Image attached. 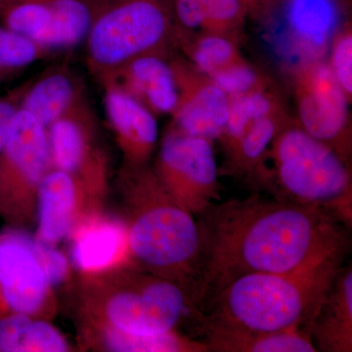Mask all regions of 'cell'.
Listing matches in <instances>:
<instances>
[{
	"instance_id": "obj_20",
	"label": "cell",
	"mask_w": 352,
	"mask_h": 352,
	"mask_svg": "<svg viewBox=\"0 0 352 352\" xmlns=\"http://www.w3.org/2000/svg\"><path fill=\"white\" fill-rule=\"evenodd\" d=\"M87 95L82 76L63 62L50 67L30 80L20 109L46 129Z\"/></svg>"
},
{
	"instance_id": "obj_6",
	"label": "cell",
	"mask_w": 352,
	"mask_h": 352,
	"mask_svg": "<svg viewBox=\"0 0 352 352\" xmlns=\"http://www.w3.org/2000/svg\"><path fill=\"white\" fill-rule=\"evenodd\" d=\"M83 43L94 78L140 55L175 52L170 0H97Z\"/></svg>"
},
{
	"instance_id": "obj_4",
	"label": "cell",
	"mask_w": 352,
	"mask_h": 352,
	"mask_svg": "<svg viewBox=\"0 0 352 352\" xmlns=\"http://www.w3.org/2000/svg\"><path fill=\"white\" fill-rule=\"evenodd\" d=\"M80 275V324L157 336L178 331L185 321L194 322L199 312L182 285L132 264Z\"/></svg>"
},
{
	"instance_id": "obj_14",
	"label": "cell",
	"mask_w": 352,
	"mask_h": 352,
	"mask_svg": "<svg viewBox=\"0 0 352 352\" xmlns=\"http://www.w3.org/2000/svg\"><path fill=\"white\" fill-rule=\"evenodd\" d=\"M170 64L177 85L178 101L166 131L219 140L226 131L230 99L177 51L171 54Z\"/></svg>"
},
{
	"instance_id": "obj_13",
	"label": "cell",
	"mask_w": 352,
	"mask_h": 352,
	"mask_svg": "<svg viewBox=\"0 0 352 352\" xmlns=\"http://www.w3.org/2000/svg\"><path fill=\"white\" fill-rule=\"evenodd\" d=\"M97 0H0V25L59 52L87 36Z\"/></svg>"
},
{
	"instance_id": "obj_2",
	"label": "cell",
	"mask_w": 352,
	"mask_h": 352,
	"mask_svg": "<svg viewBox=\"0 0 352 352\" xmlns=\"http://www.w3.org/2000/svg\"><path fill=\"white\" fill-rule=\"evenodd\" d=\"M131 263L175 281L195 300L201 267L198 219L176 203L155 175L151 164H122L118 178Z\"/></svg>"
},
{
	"instance_id": "obj_21",
	"label": "cell",
	"mask_w": 352,
	"mask_h": 352,
	"mask_svg": "<svg viewBox=\"0 0 352 352\" xmlns=\"http://www.w3.org/2000/svg\"><path fill=\"white\" fill-rule=\"evenodd\" d=\"M199 340L208 352H316L309 333L305 330L254 333L195 324Z\"/></svg>"
},
{
	"instance_id": "obj_3",
	"label": "cell",
	"mask_w": 352,
	"mask_h": 352,
	"mask_svg": "<svg viewBox=\"0 0 352 352\" xmlns=\"http://www.w3.org/2000/svg\"><path fill=\"white\" fill-rule=\"evenodd\" d=\"M347 252L289 273H251L229 282L195 323L254 333L305 330Z\"/></svg>"
},
{
	"instance_id": "obj_34",
	"label": "cell",
	"mask_w": 352,
	"mask_h": 352,
	"mask_svg": "<svg viewBox=\"0 0 352 352\" xmlns=\"http://www.w3.org/2000/svg\"><path fill=\"white\" fill-rule=\"evenodd\" d=\"M6 82H8V80L4 78V76H0V85H3V83Z\"/></svg>"
},
{
	"instance_id": "obj_7",
	"label": "cell",
	"mask_w": 352,
	"mask_h": 352,
	"mask_svg": "<svg viewBox=\"0 0 352 352\" xmlns=\"http://www.w3.org/2000/svg\"><path fill=\"white\" fill-rule=\"evenodd\" d=\"M69 259L27 229L0 230V317L23 314L50 320L57 309L55 288L71 274Z\"/></svg>"
},
{
	"instance_id": "obj_17",
	"label": "cell",
	"mask_w": 352,
	"mask_h": 352,
	"mask_svg": "<svg viewBox=\"0 0 352 352\" xmlns=\"http://www.w3.org/2000/svg\"><path fill=\"white\" fill-rule=\"evenodd\" d=\"M109 126L122 155V164H150L159 142L157 116L138 99L112 85H100Z\"/></svg>"
},
{
	"instance_id": "obj_10",
	"label": "cell",
	"mask_w": 352,
	"mask_h": 352,
	"mask_svg": "<svg viewBox=\"0 0 352 352\" xmlns=\"http://www.w3.org/2000/svg\"><path fill=\"white\" fill-rule=\"evenodd\" d=\"M151 168L171 198L195 217L220 199L219 170L210 139L166 131Z\"/></svg>"
},
{
	"instance_id": "obj_19",
	"label": "cell",
	"mask_w": 352,
	"mask_h": 352,
	"mask_svg": "<svg viewBox=\"0 0 352 352\" xmlns=\"http://www.w3.org/2000/svg\"><path fill=\"white\" fill-rule=\"evenodd\" d=\"M317 351H352V267L342 265L308 324Z\"/></svg>"
},
{
	"instance_id": "obj_29",
	"label": "cell",
	"mask_w": 352,
	"mask_h": 352,
	"mask_svg": "<svg viewBox=\"0 0 352 352\" xmlns=\"http://www.w3.org/2000/svg\"><path fill=\"white\" fill-rule=\"evenodd\" d=\"M327 62L333 75L347 98H352V31L346 23L333 38L329 50Z\"/></svg>"
},
{
	"instance_id": "obj_32",
	"label": "cell",
	"mask_w": 352,
	"mask_h": 352,
	"mask_svg": "<svg viewBox=\"0 0 352 352\" xmlns=\"http://www.w3.org/2000/svg\"><path fill=\"white\" fill-rule=\"evenodd\" d=\"M247 8L249 15L254 18H261V0H241Z\"/></svg>"
},
{
	"instance_id": "obj_11",
	"label": "cell",
	"mask_w": 352,
	"mask_h": 352,
	"mask_svg": "<svg viewBox=\"0 0 352 352\" xmlns=\"http://www.w3.org/2000/svg\"><path fill=\"white\" fill-rule=\"evenodd\" d=\"M342 0H283L263 18L265 38L286 63L327 59L336 34L346 23Z\"/></svg>"
},
{
	"instance_id": "obj_30",
	"label": "cell",
	"mask_w": 352,
	"mask_h": 352,
	"mask_svg": "<svg viewBox=\"0 0 352 352\" xmlns=\"http://www.w3.org/2000/svg\"><path fill=\"white\" fill-rule=\"evenodd\" d=\"M68 340L51 325L50 320L32 318L25 328L19 352H67L71 351Z\"/></svg>"
},
{
	"instance_id": "obj_15",
	"label": "cell",
	"mask_w": 352,
	"mask_h": 352,
	"mask_svg": "<svg viewBox=\"0 0 352 352\" xmlns=\"http://www.w3.org/2000/svg\"><path fill=\"white\" fill-rule=\"evenodd\" d=\"M102 201L82 180L51 166L39 185L34 236L57 247L82 217L101 208Z\"/></svg>"
},
{
	"instance_id": "obj_12",
	"label": "cell",
	"mask_w": 352,
	"mask_h": 352,
	"mask_svg": "<svg viewBox=\"0 0 352 352\" xmlns=\"http://www.w3.org/2000/svg\"><path fill=\"white\" fill-rule=\"evenodd\" d=\"M52 168L82 180L104 200L110 184V160L89 96L46 127Z\"/></svg>"
},
{
	"instance_id": "obj_28",
	"label": "cell",
	"mask_w": 352,
	"mask_h": 352,
	"mask_svg": "<svg viewBox=\"0 0 352 352\" xmlns=\"http://www.w3.org/2000/svg\"><path fill=\"white\" fill-rule=\"evenodd\" d=\"M208 78L229 97V99L249 94L271 83L267 76H264L259 69L245 59L220 69L217 73L208 76Z\"/></svg>"
},
{
	"instance_id": "obj_5",
	"label": "cell",
	"mask_w": 352,
	"mask_h": 352,
	"mask_svg": "<svg viewBox=\"0 0 352 352\" xmlns=\"http://www.w3.org/2000/svg\"><path fill=\"white\" fill-rule=\"evenodd\" d=\"M264 162L272 166H264L258 187L275 198L327 210L351 228V164L330 146L289 119L273 139Z\"/></svg>"
},
{
	"instance_id": "obj_25",
	"label": "cell",
	"mask_w": 352,
	"mask_h": 352,
	"mask_svg": "<svg viewBox=\"0 0 352 352\" xmlns=\"http://www.w3.org/2000/svg\"><path fill=\"white\" fill-rule=\"evenodd\" d=\"M176 50L197 71L210 76L245 59L239 41L214 32H176Z\"/></svg>"
},
{
	"instance_id": "obj_22",
	"label": "cell",
	"mask_w": 352,
	"mask_h": 352,
	"mask_svg": "<svg viewBox=\"0 0 352 352\" xmlns=\"http://www.w3.org/2000/svg\"><path fill=\"white\" fill-rule=\"evenodd\" d=\"M176 32H214L239 41L249 15L241 0H170Z\"/></svg>"
},
{
	"instance_id": "obj_27",
	"label": "cell",
	"mask_w": 352,
	"mask_h": 352,
	"mask_svg": "<svg viewBox=\"0 0 352 352\" xmlns=\"http://www.w3.org/2000/svg\"><path fill=\"white\" fill-rule=\"evenodd\" d=\"M54 51L0 25V76L10 80Z\"/></svg>"
},
{
	"instance_id": "obj_8",
	"label": "cell",
	"mask_w": 352,
	"mask_h": 352,
	"mask_svg": "<svg viewBox=\"0 0 352 352\" xmlns=\"http://www.w3.org/2000/svg\"><path fill=\"white\" fill-rule=\"evenodd\" d=\"M50 168L45 127L19 109L0 155V219L7 226L36 224L39 185Z\"/></svg>"
},
{
	"instance_id": "obj_1",
	"label": "cell",
	"mask_w": 352,
	"mask_h": 352,
	"mask_svg": "<svg viewBox=\"0 0 352 352\" xmlns=\"http://www.w3.org/2000/svg\"><path fill=\"white\" fill-rule=\"evenodd\" d=\"M201 226L198 309L236 278L289 273L349 251L344 223L327 210L252 195L212 204Z\"/></svg>"
},
{
	"instance_id": "obj_24",
	"label": "cell",
	"mask_w": 352,
	"mask_h": 352,
	"mask_svg": "<svg viewBox=\"0 0 352 352\" xmlns=\"http://www.w3.org/2000/svg\"><path fill=\"white\" fill-rule=\"evenodd\" d=\"M289 119L285 110L266 116L248 127L232 145L224 149L229 175L242 176L245 182L258 187L266 153Z\"/></svg>"
},
{
	"instance_id": "obj_33",
	"label": "cell",
	"mask_w": 352,
	"mask_h": 352,
	"mask_svg": "<svg viewBox=\"0 0 352 352\" xmlns=\"http://www.w3.org/2000/svg\"><path fill=\"white\" fill-rule=\"evenodd\" d=\"M282 1H283V0H261V19H263L266 14L270 13L272 9H274L278 4L281 3Z\"/></svg>"
},
{
	"instance_id": "obj_18",
	"label": "cell",
	"mask_w": 352,
	"mask_h": 352,
	"mask_svg": "<svg viewBox=\"0 0 352 352\" xmlns=\"http://www.w3.org/2000/svg\"><path fill=\"white\" fill-rule=\"evenodd\" d=\"M173 53L140 55L96 76L95 80L99 85L107 83L124 90L157 117L170 116L178 101L177 85L170 64Z\"/></svg>"
},
{
	"instance_id": "obj_31",
	"label": "cell",
	"mask_w": 352,
	"mask_h": 352,
	"mask_svg": "<svg viewBox=\"0 0 352 352\" xmlns=\"http://www.w3.org/2000/svg\"><path fill=\"white\" fill-rule=\"evenodd\" d=\"M30 80L0 96V155L3 151L9 129L16 113L19 111L21 101L29 87Z\"/></svg>"
},
{
	"instance_id": "obj_9",
	"label": "cell",
	"mask_w": 352,
	"mask_h": 352,
	"mask_svg": "<svg viewBox=\"0 0 352 352\" xmlns=\"http://www.w3.org/2000/svg\"><path fill=\"white\" fill-rule=\"evenodd\" d=\"M296 122L312 138L351 161V100L333 75L327 59L287 66Z\"/></svg>"
},
{
	"instance_id": "obj_26",
	"label": "cell",
	"mask_w": 352,
	"mask_h": 352,
	"mask_svg": "<svg viewBox=\"0 0 352 352\" xmlns=\"http://www.w3.org/2000/svg\"><path fill=\"white\" fill-rule=\"evenodd\" d=\"M285 111L283 103L272 83L236 98L230 99L226 131L219 139L223 149L232 145L254 122Z\"/></svg>"
},
{
	"instance_id": "obj_16",
	"label": "cell",
	"mask_w": 352,
	"mask_h": 352,
	"mask_svg": "<svg viewBox=\"0 0 352 352\" xmlns=\"http://www.w3.org/2000/svg\"><path fill=\"white\" fill-rule=\"evenodd\" d=\"M67 240L69 263L80 274H94L131 264L124 219L101 208L82 217Z\"/></svg>"
},
{
	"instance_id": "obj_23",
	"label": "cell",
	"mask_w": 352,
	"mask_h": 352,
	"mask_svg": "<svg viewBox=\"0 0 352 352\" xmlns=\"http://www.w3.org/2000/svg\"><path fill=\"white\" fill-rule=\"evenodd\" d=\"M82 346L95 351L117 352H208L207 344L179 331L157 336L131 335L102 327L80 324Z\"/></svg>"
}]
</instances>
